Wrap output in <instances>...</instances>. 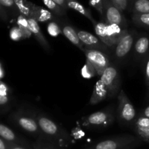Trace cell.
<instances>
[{
	"instance_id": "cell-1",
	"label": "cell",
	"mask_w": 149,
	"mask_h": 149,
	"mask_svg": "<svg viewBox=\"0 0 149 149\" xmlns=\"http://www.w3.org/2000/svg\"><path fill=\"white\" fill-rule=\"evenodd\" d=\"M35 115L41 131L47 139L62 149L69 147L71 138L64 128L44 113H38Z\"/></svg>"
},
{
	"instance_id": "cell-2",
	"label": "cell",
	"mask_w": 149,
	"mask_h": 149,
	"mask_svg": "<svg viewBox=\"0 0 149 149\" xmlns=\"http://www.w3.org/2000/svg\"><path fill=\"white\" fill-rule=\"evenodd\" d=\"M141 143L142 141L138 136L127 134L103 140L84 149H135Z\"/></svg>"
},
{
	"instance_id": "cell-3",
	"label": "cell",
	"mask_w": 149,
	"mask_h": 149,
	"mask_svg": "<svg viewBox=\"0 0 149 149\" xmlns=\"http://www.w3.org/2000/svg\"><path fill=\"white\" fill-rule=\"evenodd\" d=\"M114 109L109 106L103 110L84 116L81 119V125L89 129L107 128L114 122Z\"/></svg>"
},
{
	"instance_id": "cell-4",
	"label": "cell",
	"mask_w": 149,
	"mask_h": 149,
	"mask_svg": "<svg viewBox=\"0 0 149 149\" xmlns=\"http://www.w3.org/2000/svg\"><path fill=\"white\" fill-rule=\"evenodd\" d=\"M117 119L119 124L125 126L133 125L135 119H137L136 111L133 104L125 92L121 90L117 95Z\"/></svg>"
},
{
	"instance_id": "cell-5",
	"label": "cell",
	"mask_w": 149,
	"mask_h": 149,
	"mask_svg": "<svg viewBox=\"0 0 149 149\" xmlns=\"http://www.w3.org/2000/svg\"><path fill=\"white\" fill-rule=\"evenodd\" d=\"M137 33L135 31L126 30L123 36L118 41L113 49V58L117 63H122L127 59L131 50L133 49Z\"/></svg>"
},
{
	"instance_id": "cell-6",
	"label": "cell",
	"mask_w": 149,
	"mask_h": 149,
	"mask_svg": "<svg viewBox=\"0 0 149 149\" xmlns=\"http://www.w3.org/2000/svg\"><path fill=\"white\" fill-rule=\"evenodd\" d=\"M107 90L109 98H112L120 92L121 78L119 70L115 64L111 63L100 78Z\"/></svg>"
},
{
	"instance_id": "cell-7",
	"label": "cell",
	"mask_w": 149,
	"mask_h": 149,
	"mask_svg": "<svg viewBox=\"0 0 149 149\" xmlns=\"http://www.w3.org/2000/svg\"><path fill=\"white\" fill-rule=\"evenodd\" d=\"M13 119L17 126L27 133L36 137V138L43 135L34 113L31 114L23 111H19L13 115Z\"/></svg>"
},
{
	"instance_id": "cell-8",
	"label": "cell",
	"mask_w": 149,
	"mask_h": 149,
	"mask_svg": "<svg viewBox=\"0 0 149 149\" xmlns=\"http://www.w3.org/2000/svg\"><path fill=\"white\" fill-rule=\"evenodd\" d=\"M86 61H88L95 69L97 75L101 76L111 64L110 59L106 53L97 49H84Z\"/></svg>"
},
{
	"instance_id": "cell-9",
	"label": "cell",
	"mask_w": 149,
	"mask_h": 149,
	"mask_svg": "<svg viewBox=\"0 0 149 149\" xmlns=\"http://www.w3.org/2000/svg\"><path fill=\"white\" fill-rule=\"evenodd\" d=\"M106 24L116 25L123 29H127V23L123 13L112 5L109 0H104L103 1V18Z\"/></svg>"
},
{
	"instance_id": "cell-10",
	"label": "cell",
	"mask_w": 149,
	"mask_h": 149,
	"mask_svg": "<svg viewBox=\"0 0 149 149\" xmlns=\"http://www.w3.org/2000/svg\"><path fill=\"white\" fill-rule=\"evenodd\" d=\"M79 38L84 47V49H97L104 52L107 54L109 48L101 42L100 39L95 35L90 33L88 31L79 29H76Z\"/></svg>"
},
{
	"instance_id": "cell-11",
	"label": "cell",
	"mask_w": 149,
	"mask_h": 149,
	"mask_svg": "<svg viewBox=\"0 0 149 149\" xmlns=\"http://www.w3.org/2000/svg\"><path fill=\"white\" fill-rule=\"evenodd\" d=\"M28 24H29V29L30 30L31 34L34 36L36 38V41L39 42V45L42 46V47L45 49L46 52H51V47L49 45V42H47L45 36H44L42 33L41 28L39 26V23L34 19L31 17H28Z\"/></svg>"
},
{
	"instance_id": "cell-12",
	"label": "cell",
	"mask_w": 149,
	"mask_h": 149,
	"mask_svg": "<svg viewBox=\"0 0 149 149\" xmlns=\"http://www.w3.org/2000/svg\"><path fill=\"white\" fill-rule=\"evenodd\" d=\"M132 126L138 138L142 141L149 143V118L139 115Z\"/></svg>"
},
{
	"instance_id": "cell-13",
	"label": "cell",
	"mask_w": 149,
	"mask_h": 149,
	"mask_svg": "<svg viewBox=\"0 0 149 149\" xmlns=\"http://www.w3.org/2000/svg\"><path fill=\"white\" fill-rule=\"evenodd\" d=\"M149 50V37L146 34L137 36L133 46V52L137 59H143L148 56Z\"/></svg>"
},
{
	"instance_id": "cell-14",
	"label": "cell",
	"mask_w": 149,
	"mask_h": 149,
	"mask_svg": "<svg viewBox=\"0 0 149 149\" xmlns=\"http://www.w3.org/2000/svg\"><path fill=\"white\" fill-rule=\"evenodd\" d=\"M0 138L7 141V143L30 147L27 141L17 136V134L15 133L10 127L1 123H0Z\"/></svg>"
},
{
	"instance_id": "cell-15",
	"label": "cell",
	"mask_w": 149,
	"mask_h": 149,
	"mask_svg": "<svg viewBox=\"0 0 149 149\" xmlns=\"http://www.w3.org/2000/svg\"><path fill=\"white\" fill-rule=\"evenodd\" d=\"M31 17L36 20L38 23H49L55 21L57 17L49 10H45V8L36 4H32V13Z\"/></svg>"
},
{
	"instance_id": "cell-16",
	"label": "cell",
	"mask_w": 149,
	"mask_h": 149,
	"mask_svg": "<svg viewBox=\"0 0 149 149\" xmlns=\"http://www.w3.org/2000/svg\"><path fill=\"white\" fill-rule=\"evenodd\" d=\"M61 31L63 33L64 36H65V38H66L70 42H71L73 45L77 46L79 49H81L83 52L84 49V45H83V44L81 43V41H80L76 29L72 27L71 25L65 23H63L62 24H61Z\"/></svg>"
},
{
	"instance_id": "cell-17",
	"label": "cell",
	"mask_w": 149,
	"mask_h": 149,
	"mask_svg": "<svg viewBox=\"0 0 149 149\" xmlns=\"http://www.w3.org/2000/svg\"><path fill=\"white\" fill-rule=\"evenodd\" d=\"M93 26H94L96 36L101 40V42H103L109 48L114 47V43L109 34L107 24L104 21H99L93 25Z\"/></svg>"
},
{
	"instance_id": "cell-18",
	"label": "cell",
	"mask_w": 149,
	"mask_h": 149,
	"mask_svg": "<svg viewBox=\"0 0 149 149\" xmlns=\"http://www.w3.org/2000/svg\"><path fill=\"white\" fill-rule=\"evenodd\" d=\"M106 98H109L107 90L103 85V82L100 81V79H99L96 82L89 103L90 105H96L103 100H106Z\"/></svg>"
},
{
	"instance_id": "cell-19",
	"label": "cell",
	"mask_w": 149,
	"mask_h": 149,
	"mask_svg": "<svg viewBox=\"0 0 149 149\" xmlns=\"http://www.w3.org/2000/svg\"><path fill=\"white\" fill-rule=\"evenodd\" d=\"M67 5H68V9L75 10V11L78 12L79 13L82 15L83 16L87 17L88 20H90L91 21L93 25H95L97 23V21L93 18V15H92L91 10L89 8H87V7H84L83 4H80L79 2L72 1V0H67Z\"/></svg>"
},
{
	"instance_id": "cell-20",
	"label": "cell",
	"mask_w": 149,
	"mask_h": 149,
	"mask_svg": "<svg viewBox=\"0 0 149 149\" xmlns=\"http://www.w3.org/2000/svg\"><path fill=\"white\" fill-rule=\"evenodd\" d=\"M129 11L132 14L149 13V0H131Z\"/></svg>"
},
{
	"instance_id": "cell-21",
	"label": "cell",
	"mask_w": 149,
	"mask_h": 149,
	"mask_svg": "<svg viewBox=\"0 0 149 149\" xmlns=\"http://www.w3.org/2000/svg\"><path fill=\"white\" fill-rule=\"evenodd\" d=\"M32 149H62L49 141L45 135L36 138V141L32 144Z\"/></svg>"
},
{
	"instance_id": "cell-22",
	"label": "cell",
	"mask_w": 149,
	"mask_h": 149,
	"mask_svg": "<svg viewBox=\"0 0 149 149\" xmlns=\"http://www.w3.org/2000/svg\"><path fill=\"white\" fill-rule=\"evenodd\" d=\"M18 12L21 13V15L24 16L26 18L31 17L32 13V4L30 1L25 0H15Z\"/></svg>"
},
{
	"instance_id": "cell-23",
	"label": "cell",
	"mask_w": 149,
	"mask_h": 149,
	"mask_svg": "<svg viewBox=\"0 0 149 149\" xmlns=\"http://www.w3.org/2000/svg\"><path fill=\"white\" fill-rule=\"evenodd\" d=\"M42 2L45 7H47L48 10L56 17H63L66 14V11L59 7L53 0H44Z\"/></svg>"
},
{
	"instance_id": "cell-24",
	"label": "cell",
	"mask_w": 149,
	"mask_h": 149,
	"mask_svg": "<svg viewBox=\"0 0 149 149\" xmlns=\"http://www.w3.org/2000/svg\"><path fill=\"white\" fill-rule=\"evenodd\" d=\"M132 20L136 26L149 29V13L132 14Z\"/></svg>"
},
{
	"instance_id": "cell-25",
	"label": "cell",
	"mask_w": 149,
	"mask_h": 149,
	"mask_svg": "<svg viewBox=\"0 0 149 149\" xmlns=\"http://www.w3.org/2000/svg\"><path fill=\"white\" fill-rule=\"evenodd\" d=\"M17 23H18V28L20 29L22 33H23V38L29 37L31 33L29 29L27 18L24 16L20 15L17 18Z\"/></svg>"
},
{
	"instance_id": "cell-26",
	"label": "cell",
	"mask_w": 149,
	"mask_h": 149,
	"mask_svg": "<svg viewBox=\"0 0 149 149\" xmlns=\"http://www.w3.org/2000/svg\"><path fill=\"white\" fill-rule=\"evenodd\" d=\"M109 1L112 5L122 13L127 10L129 11L131 0H109Z\"/></svg>"
},
{
	"instance_id": "cell-27",
	"label": "cell",
	"mask_w": 149,
	"mask_h": 149,
	"mask_svg": "<svg viewBox=\"0 0 149 149\" xmlns=\"http://www.w3.org/2000/svg\"><path fill=\"white\" fill-rule=\"evenodd\" d=\"M81 74L82 77H84V78L90 79L91 77H94L95 74H97V73H96V71L94 68V67L88 61H86V64L84 65L82 69H81Z\"/></svg>"
},
{
	"instance_id": "cell-28",
	"label": "cell",
	"mask_w": 149,
	"mask_h": 149,
	"mask_svg": "<svg viewBox=\"0 0 149 149\" xmlns=\"http://www.w3.org/2000/svg\"><path fill=\"white\" fill-rule=\"evenodd\" d=\"M103 1L104 0H90L88 2L89 5L97 10L102 19L103 18Z\"/></svg>"
},
{
	"instance_id": "cell-29",
	"label": "cell",
	"mask_w": 149,
	"mask_h": 149,
	"mask_svg": "<svg viewBox=\"0 0 149 149\" xmlns=\"http://www.w3.org/2000/svg\"><path fill=\"white\" fill-rule=\"evenodd\" d=\"M47 29L49 34L53 36H58V34H60L62 32L61 31V27L55 21L49 22V24H48Z\"/></svg>"
},
{
	"instance_id": "cell-30",
	"label": "cell",
	"mask_w": 149,
	"mask_h": 149,
	"mask_svg": "<svg viewBox=\"0 0 149 149\" xmlns=\"http://www.w3.org/2000/svg\"><path fill=\"white\" fill-rule=\"evenodd\" d=\"M0 4L3 7L18 11L15 2V0H0Z\"/></svg>"
},
{
	"instance_id": "cell-31",
	"label": "cell",
	"mask_w": 149,
	"mask_h": 149,
	"mask_svg": "<svg viewBox=\"0 0 149 149\" xmlns=\"http://www.w3.org/2000/svg\"><path fill=\"white\" fill-rule=\"evenodd\" d=\"M10 37L13 40L17 41L21 39L22 37L23 38V36L21 31H20L19 28H13L11 30V31H10Z\"/></svg>"
},
{
	"instance_id": "cell-32",
	"label": "cell",
	"mask_w": 149,
	"mask_h": 149,
	"mask_svg": "<svg viewBox=\"0 0 149 149\" xmlns=\"http://www.w3.org/2000/svg\"><path fill=\"white\" fill-rule=\"evenodd\" d=\"M144 73H145L146 83L149 87V55L145 58V68H144Z\"/></svg>"
},
{
	"instance_id": "cell-33",
	"label": "cell",
	"mask_w": 149,
	"mask_h": 149,
	"mask_svg": "<svg viewBox=\"0 0 149 149\" xmlns=\"http://www.w3.org/2000/svg\"><path fill=\"white\" fill-rule=\"evenodd\" d=\"M0 95L8 96V87L1 81H0Z\"/></svg>"
},
{
	"instance_id": "cell-34",
	"label": "cell",
	"mask_w": 149,
	"mask_h": 149,
	"mask_svg": "<svg viewBox=\"0 0 149 149\" xmlns=\"http://www.w3.org/2000/svg\"><path fill=\"white\" fill-rule=\"evenodd\" d=\"M53 1L65 11H67V10H68V5H67V0H53Z\"/></svg>"
},
{
	"instance_id": "cell-35",
	"label": "cell",
	"mask_w": 149,
	"mask_h": 149,
	"mask_svg": "<svg viewBox=\"0 0 149 149\" xmlns=\"http://www.w3.org/2000/svg\"><path fill=\"white\" fill-rule=\"evenodd\" d=\"M9 149H32L31 147L17 145L15 143H9Z\"/></svg>"
},
{
	"instance_id": "cell-36",
	"label": "cell",
	"mask_w": 149,
	"mask_h": 149,
	"mask_svg": "<svg viewBox=\"0 0 149 149\" xmlns=\"http://www.w3.org/2000/svg\"><path fill=\"white\" fill-rule=\"evenodd\" d=\"M10 98L9 96L0 95V106H6L10 103Z\"/></svg>"
},
{
	"instance_id": "cell-37",
	"label": "cell",
	"mask_w": 149,
	"mask_h": 149,
	"mask_svg": "<svg viewBox=\"0 0 149 149\" xmlns=\"http://www.w3.org/2000/svg\"><path fill=\"white\" fill-rule=\"evenodd\" d=\"M0 17L4 20H7V14L5 10H4L2 6L1 5V4H0Z\"/></svg>"
},
{
	"instance_id": "cell-38",
	"label": "cell",
	"mask_w": 149,
	"mask_h": 149,
	"mask_svg": "<svg viewBox=\"0 0 149 149\" xmlns=\"http://www.w3.org/2000/svg\"><path fill=\"white\" fill-rule=\"evenodd\" d=\"M0 149H9V143L0 138Z\"/></svg>"
},
{
	"instance_id": "cell-39",
	"label": "cell",
	"mask_w": 149,
	"mask_h": 149,
	"mask_svg": "<svg viewBox=\"0 0 149 149\" xmlns=\"http://www.w3.org/2000/svg\"><path fill=\"white\" fill-rule=\"evenodd\" d=\"M140 116H145V117L149 118V106L146 107L143 111H141V113H140Z\"/></svg>"
},
{
	"instance_id": "cell-40",
	"label": "cell",
	"mask_w": 149,
	"mask_h": 149,
	"mask_svg": "<svg viewBox=\"0 0 149 149\" xmlns=\"http://www.w3.org/2000/svg\"><path fill=\"white\" fill-rule=\"evenodd\" d=\"M1 77V68H0V77Z\"/></svg>"
},
{
	"instance_id": "cell-41",
	"label": "cell",
	"mask_w": 149,
	"mask_h": 149,
	"mask_svg": "<svg viewBox=\"0 0 149 149\" xmlns=\"http://www.w3.org/2000/svg\"><path fill=\"white\" fill-rule=\"evenodd\" d=\"M148 89H149V87H148Z\"/></svg>"
}]
</instances>
